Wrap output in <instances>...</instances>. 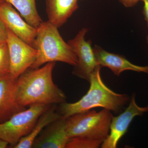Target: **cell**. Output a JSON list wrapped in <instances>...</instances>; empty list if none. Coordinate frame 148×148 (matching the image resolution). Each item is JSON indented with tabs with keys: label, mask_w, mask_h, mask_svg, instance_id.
Instances as JSON below:
<instances>
[{
	"label": "cell",
	"mask_w": 148,
	"mask_h": 148,
	"mask_svg": "<svg viewBox=\"0 0 148 148\" xmlns=\"http://www.w3.org/2000/svg\"><path fill=\"white\" fill-rule=\"evenodd\" d=\"M10 62L6 42L0 45V77L10 74Z\"/></svg>",
	"instance_id": "cell-17"
},
{
	"label": "cell",
	"mask_w": 148,
	"mask_h": 148,
	"mask_svg": "<svg viewBox=\"0 0 148 148\" xmlns=\"http://www.w3.org/2000/svg\"><path fill=\"white\" fill-rule=\"evenodd\" d=\"M125 7L127 8H132L137 4L140 0H118Z\"/></svg>",
	"instance_id": "cell-19"
},
{
	"label": "cell",
	"mask_w": 148,
	"mask_h": 148,
	"mask_svg": "<svg viewBox=\"0 0 148 148\" xmlns=\"http://www.w3.org/2000/svg\"><path fill=\"white\" fill-rule=\"evenodd\" d=\"M101 67L99 65L91 74L90 88L81 99L75 103L65 102L60 104L58 112L61 116L67 118L97 108L115 113L121 112L130 98L127 94L117 93L106 86L101 77Z\"/></svg>",
	"instance_id": "cell-2"
},
{
	"label": "cell",
	"mask_w": 148,
	"mask_h": 148,
	"mask_svg": "<svg viewBox=\"0 0 148 148\" xmlns=\"http://www.w3.org/2000/svg\"><path fill=\"white\" fill-rule=\"evenodd\" d=\"M9 144L7 142L0 139V148H5L7 147Z\"/></svg>",
	"instance_id": "cell-21"
},
{
	"label": "cell",
	"mask_w": 148,
	"mask_h": 148,
	"mask_svg": "<svg viewBox=\"0 0 148 148\" xmlns=\"http://www.w3.org/2000/svg\"><path fill=\"white\" fill-rule=\"evenodd\" d=\"M7 36L6 28L0 20V45L6 42Z\"/></svg>",
	"instance_id": "cell-18"
},
{
	"label": "cell",
	"mask_w": 148,
	"mask_h": 148,
	"mask_svg": "<svg viewBox=\"0 0 148 148\" xmlns=\"http://www.w3.org/2000/svg\"><path fill=\"white\" fill-rule=\"evenodd\" d=\"M16 80L10 74L0 77V123L26 109L17 103Z\"/></svg>",
	"instance_id": "cell-11"
},
{
	"label": "cell",
	"mask_w": 148,
	"mask_h": 148,
	"mask_svg": "<svg viewBox=\"0 0 148 148\" xmlns=\"http://www.w3.org/2000/svg\"><path fill=\"white\" fill-rule=\"evenodd\" d=\"M144 3L143 13L146 22L148 25V0H140Z\"/></svg>",
	"instance_id": "cell-20"
},
{
	"label": "cell",
	"mask_w": 148,
	"mask_h": 148,
	"mask_svg": "<svg viewBox=\"0 0 148 148\" xmlns=\"http://www.w3.org/2000/svg\"><path fill=\"white\" fill-rule=\"evenodd\" d=\"M66 119L61 116L48 125L35 140L32 148H66L70 139L66 130Z\"/></svg>",
	"instance_id": "cell-10"
},
{
	"label": "cell",
	"mask_w": 148,
	"mask_h": 148,
	"mask_svg": "<svg viewBox=\"0 0 148 148\" xmlns=\"http://www.w3.org/2000/svg\"><path fill=\"white\" fill-rule=\"evenodd\" d=\"M45 1L48 21L58 29L66 23L79 7V0Z\"/></svg>",
	"instance_id": "cell-13"
},
{
	"label": "cell",
	"mask_w": 148,
	"mask_h": 148,
	"mask_svg": "<svg viewBox=\"0 0 148 148\" xmlns=\"http://www.w3.org/2000/svg\"><path fill=\"white\" fill-rule=\"evenodd\" d=\"M111 111L88 110L66 119V130L69 138L83 137L104 141L110 132L113 117Z\"/></svg>",
	"instance_id": "cell-4"
},
{
	"label": "cell",
	"mask_w": 148,
	"mask_h": 148,
	"mask_svg": "<svg viewBox=\"0 0 148 148\" xmlns=\"http://www.w3.org/2000/svg\"><path fill=\"white\" fill-rule=\"evenodd\" d=\"M0 20L19 38L33 47L37 28L28 24L13 6L4 0H0Z\"/></svg>",
	"instance_id": "cell-9"
},
{
	"label": "cell",
	"mask_w": 148,
	"mask_h": 148,
	"mask_svg": "<svg viewBox=\"0 0 148 148\" xmlns=\"http://www.w3.org/2000/svg\"><path fill=\"white\" fill-rule=\"evenodd\" d=\"M6 28L7 44L10 62V75L16 79L34 63L36 50L32 46L19 38Z\"/></svg>",
	"instance_id": "cell-6"
},
{
	"label": "cell",
	"mask_w": 148,
	"mask_h": 148,
	"mask_svg": "<svg viewBox=\"0 0 148 148\" xmlns=\"http://www.w3.org/2000/svg\"><path fill=\"white\" fill-rule=\"evenodd\" d=\"M147 42L148 43V36L147 37Z\"/></svg>",
	"instance_id": "cell-22"
},
{
	"label": "cell",
	"mask_w": 148,
	"mask_h": 148,
	"mask_svg": "<svg viewBox=\"0 0 148 148\" xmlns=\"http://www.w3.org/2000/svg\"><path fill=\"white\" fill-rule=\"evenodd\" d=\"M61 115L51 106L43 113L38 119L31 132L22 138L13 147L14 148H31L35 140L48 125L60 118Z\"/></svg>",
	"instance_id": "cell-14"
},
{
	"label": "cell",
	"mask_w": 148,
	"mask_h": 148,
	"mask_svg": "<svg viewBox=\"0 0 148 148\" xmlns=\"http://www.w3.org/2000/svg\"><path fill=\"white\" fill-rule=\"evenodd\" d=\"M52 105L34 104L0 123V139L14 147L33 129L38 119Z\"/></svg>",
	"instance_id": "cell-5"
},
{
	"label": "cell",
	"mask_w": 148,
	"mask_h": 148,
	"mask_svg": "<svg viewBox=\"0 0 148 148\" xmlns=\"http://www.w3.org/2000/svg\"><path fill=\"white\" fill-rule=\"evenodd\" d=\"M18 11L28 24L37 28L43 22L38 13L36 0H4Z\"/></svg>",
	"instance_id": "cell-15"
},
{
	"label": "cell",
	"mask_w": 148,
	"mask_h": 148,
	"mask_svg": "<svg viewBox=\"0 0 148 148\" xmlns=\"http://www.w3.org/2000/svg\"><path fill=\"white\" fill-rule=\"evenodd\" d=\"M58 29L48 21H43L37 28L33 45L36 50V58L31 69H37L47 63L57 61L74 66L77 65L76 56L61 36Z\"/></svg>",
	"instance_id": "cell-3"
},
{
	"label": "cell",
	"mask_w": 148,
	"mask_h": 148,
	"mask_svg": "<svg viewBox=\"0 0 148 148\" xmlns=\"http://www.w3.org/2000/svg\"><path fill=\"white\" fill-rule=\"evenodd\" d=\"M55 62L41 68H30L16 80V100L23 107L34 104L53 105L66 102L63 90L54 84L52 72Z\"/></svg>",
	"instance_id": "cell-1"
},
{
	"label": "cell",
	"mask_w": 148,
	"mask_h": 148,
	"mask_svg": "<svg viewBox=\"0 0 148 148\" xmlns=\"http://www.w3.org/2000/svg\"><path fill=\"white\" fill-rule=\"evenodd\" d=\"M148 112V106L140 107L135 101V94L132 95L129 106L125 110L117 116H113L110 132L103 141L102 148H116L119 140L127 132L130 125L137 116H142Z\"/></svg>",
	"instance_id": "cell-8"
},
{
	"label": "cell",
	"mask_w": 148,
	"mask_h": 148,
	"mask_svg": "<svg viewBox=\"0 0 148 148\" xmlns=\"http://www.w3.org/2000/svg\"><path fill=\"white\" fill-rule=\"evenodd\" d=\"M103 141L83 137L71 138L66 148H97L101 147Z\"/></svg>",
	"instance_id": "cell-16"
},
{
	"label": "cell",
	"mask_w": 148,
	"mask_h": 148,
	"mask_svg": "<svg viewBox=\"0 0 148 148\" xmlns=\"http://www.w3.org/2000/svg\"><path fill=\"white\" fill-rule=\"evenodd\" d=\"M88 32L87 28H82L75 38L69 40L67 43L77 58V63L74 66L73 75L89 82L90 75L99 65L95 59L91 45L92 42L85 39Z\"/></svg>",
	"instance_id": "cell-7"
},
{
	"label": "cell",
	"mask_w": 148,
	"mask_h": 148,
	"mask_svg": "<svg viewBox=\"0 0 148 148\" xmlns=\"http://www.w3.org/2000/svg\"><path fill=\"white\" fill-rule=\"evenodd\" d=\"M93 50L98 64L101 66L109 68L117 76L126 71L143 72L148 75V66L135 65L122 56L108 52L98 45L94 46Z\"/></svg>",
	"instance_id": "cell-12"
}]
</instances>
